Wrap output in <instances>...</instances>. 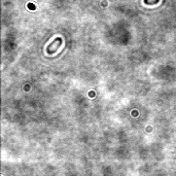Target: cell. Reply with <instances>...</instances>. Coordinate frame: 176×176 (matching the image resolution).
<instances>
[{
  "label": "cell",
  "instance_id": "6da1fadb",
  "mask_svg": "<svg viewBox=\"0 0 176 176\" xmlns=\"http://www.w3.org/2000/svg\"><path fill=\"white\" fill-rule=\"evenodd\" d=\"M160 0H144V3L146 4H157Z\"/></svg>",
  "mask_w": 176,
  "mask_h": 176
}]
</instances>
